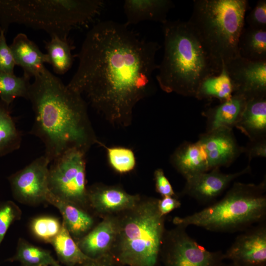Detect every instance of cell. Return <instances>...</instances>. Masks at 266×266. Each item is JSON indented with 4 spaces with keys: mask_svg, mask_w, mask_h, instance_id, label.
I'll return each instance as SVG.
<instances>
[{
    "mask_svg": "<svg viewBox=\"0 0 266 266\" xmlns=\"http://www.w3.org/2000/svg\"><path fill=\"white\" fill-rule=\"evenodd\" d=\"M157 42L142 38L125 24L100 21L87 33L76 71L67 85L85 96L113 126L131 125L137 103L153 93L159 68Z\"/></svg>",
    "mask_w": 266,
    "mask_h": 266,
    "instance_id": "6da1fadb",
    "label": "cell"
},
{
    "mask_svg": "<svg viewBox=\"0 0 266 266\" xmlns=\"http://www.w3.org/2000/svg\"><path fill=\"white\" fill-rule=\"evenodd\" d=\"M31 83L28 100L34 112L30 133L43 142L51 163L67 151L86 153L99 141L90 122L87 102L45 67Z\"/></svg>",
    "mask_w": 266,
    "mask_h": 266,
    "instance_id": "7a4b0ae2",
    "label": "cell"
},
{
    "mask_svg": "<svg viewBox=\"0 0 266 266\" xmlns=\"http://www.w3.org/2000/svg\"><path fill=\"white\" fill-rule=\"evenodd\" d=\"M164 55L156 79L167 93L195 97L205 77L219 73V67L208 55L187 21L167 20L162 24Z\"/></svg>",
    "mask_w": 266,
    "mask_h": 266,
    "instance_id": "3957f363",
    "label": "cell"
},
{
    "mask_svg": "<svg viewBox=\"0 0 266 266\" xmlns=\"http://www.w3.org/2000/svg\"><path fill=\"white\" fill-rule=\"evenodd\" d=\"M104 5L101 0H0V27L22 24L50 37L68 38L70 32L92 21Z\"/></svg>",
    "mask_w": 266,
    "mask_h": 266,
    "instance_id": "277c9868",
    "label": "cell"
},
{
    "mask_svg": "<svg viewBox=\"0 0 266 266\" xmlns=\"http://www.w3.org/2000/svg\"><path fill=\"white\" fill-rule=\"evenodd\" d=\"M158 199L140 198L132 207L115 215L116 233L111 251L131 266H156L166 233Z\"/></svg>",
    "mask_w": 266,
    "mask_h": 266,
    "instance_id": "5b68a950",
    "label": "cell"
},
{
    "mask_svg": "<svg viewBox=\"0 0 266 266\" xmlns=\"http://www.w3.org/2000/svg\"><path fill=\"white\" fill-rule=\"evenodd\" d=\"M246 0H194L187 21L208 55L222 68L239 56L238 42L245 25Z\"/></svg>",
    "mask_w": 266,
    "mask_h": 266,
    "instance_id": "8992f818",
    "label": "cell"
},
{
    "mask_svg": "<svg viewBox=\"0 0 266 266\" xmlns=\"http://www.w3.org/2000/svg\"><path fill=\"white\" fill-rule=\"evenodd\" d=\"M266 193V178L258 184L234 182L220 200L191 215L176 217L173 222L216 232L244 231L265 221Z\"/></svg>",
    "mask_w": 266,
    "mask_h": 266,
    "instance_id": "52a82bcc",
    "label": "cell"
},
{
    "mask_svg": "<svg viewBox=\"0 0 266 266\" xmlns=\"http://www.w3.org/2000/svg\"><path fill=\"white\" fill-rule=\"evenodd\" d=\"M85 155L78 149L69 150L53 161L49 167L50 192L79 206L87 202Z\"/></svg>",
    "mask_w": 266,
    "mask_h": 266,
    "instance_id": "ba28073f",
    "label": "cell"
},
{
    "mask_svg": "<svg viewBox=\"0 0 266 266\" xmlns=\"http://www.w3.org/2000/svg\"><path fill=\"white\" fill-rule=\"evenodd\" d=\"M186 229L176 225L166 231L161 251L166 266H222L224 253L208 251L190 236Z\"/></svg>",
    "mask_w": 266,
    "mask_h": 266,
    "instance_id": "9c48e42d",
    "label": "cell"
},
{
    "mask_svg": "<svg viewBox=\"0 0 266 266\" xmlns=\"http://www.w3.org/2000/svg\"><path fill=\"white\" fill-rule=\"evenodd\" d=\"M50 163L43 155L9 176L8 180L14 197L19 201L31 203L46 201L50 192Z\"/></svg>",
    "mask_w": 266,
    "mask_h": 266,
    "instance_id": "30bf717a",
    "label": "cell"
},
{
    "mask_svg": "<svg viewBox=\"0 0 266 266\" xmlns=\"http://www.w3.org/2000/svg\"><path fill=\"white\" fill-rule=\"evenodd\" d=\"M244 231L224 253V260L229 259L238 266H266L265 221Z\"/></svg>",
    "mask_w": 266,
    "mask_h": 266,
    "instance_id": "8fae6325",
    "label": "cell"
},
{
    "mask_svg": "<svg viewBox=\"0 0 266 266\" xmlns=\"http://www.w3.org/2000/svg\"><path fill=\"white\" fill-rule=\"evenodd\" d=\"M224 64L234 93L247 99L266 95V61H252L239 56Z\"/></svg>",
    "mask_w": 266,
    "mask_h": 266,
    "instance_id": "7c38bea8",
    "label": "cell"
},
{
    "mask_svg": "<svg viewBox=\"0 0 266 266\" xmlns=\"http://www.w3.org/2000/svg\"><path fill=\"white\" fill-rule=\"evenodd\" d=\"M205 153L209 170L228 166L243 152L233 129L223 128L201 134L197 141Z\"/></svg>",
    "mask_w": 266,
    "mask_h": 266,
    "instance_id": "4fadbf2b",
    "label": "cell"
},
{
    "mask_svg": "<svg viewBox=\"0 0 266 266\" xmlns=\"http://www.w3.org/2000/svg\"><path fill=\"white\" fill-rule=\"evenodd\" d=\"M191 176L186 179L182 193L198 201L208 203L219 196L237 178L251 171L248 165L241 171L233 173H224L219 168Z\"/></svg>",
    "mask_w": 266,
    "mask_h": 266,
    "instance_id": "5bb4252c",
    "label": "cell"
},
{
    "mask_svg": "<svg viewBox=\"0 0 266 266\" xmlns=\"http://www.w3.org/2000/svg\"><path fill=\"white\" fill-rule=\"evenodd\" d=\"M140 198L138 195L128 193L118 186L98 184L87 188V203L103 218L133 207Z\"/></svg>",
    "mask_w": 266,
    "mask_h": 266,
    "instance_id": "9a60e30c",
    "label": "cell"
},
{
    "mask_svg": "<svg viewBox=\"0 0 266 266\" xmlns=\"http://www.w3.org/2000/svg\"><path fill=\"white\" fill-rule=\"evenodd\" d=\"M116 233L115 216H107L80 238L77 244L85 255L97 259L111 252Z\"/></svg>",
    "mask_w": 266,
    "mask_h": 266,
    "instance_id": "2e32d148",
    "label": "cell"
},
{
    "mask_svg": "<svg viewBox=\"0 0 266 266\" xmlns=\"http://www.w3.org/2000/svg\"><path fill=\"white\" fill-rule=\"evenodd\" d=\"M9 46L16 65L30 78L40 73L45 67L44 64L49 63L47 55L25 33L17 34Z\"/></svg>",
    "mask_w": 266,
    "mask_h": 266,
    "instance_id": "e0dca14e",
    "label": "cell"
},
{
    "mask_svg": "<svg viewBox=\"0 0 266 266\" xmlns=\"http://www.w3.org/2000/svg\"><path fill=\"white\" fill-rule=\"evenodd\" d=\"M174 6L170 0H126L123 9L126 17V26L137 24L144 21L160 22L167 20L170 10Z\"/></svg>",
    "mask_w": 266,
    "mask_h": 266,
    "instance_id": "ac0fdd59",
    "label": "cell"
},
{
    "mask_svg": "<svg viewBox=\"0 0 266 266\" xmlns=\"http://www.w3.org/2000/svg\"><path fill=\"white\" fill-rule=\"evenodd\" d=\"M247 99L243 95L234 93L229 99L203 112L207 119L206 132L235 127L244 109Z\"/></svg>",
    "mask_w": 266,
    "mask_h": 266,
    "instance_id": "d6986e66",
    "label": "cell"
},
{
    "mask_svg": "<svg viewBox=\"0 0 266 266\" xmlns=\"http://www.w3.org/2000/svg\"><path fill=\"white\" fill-rule=\"evenodd\" d=\"M170 162L185 179L209 171L205 153L198 141L182 143L171 155Z\"/></svg>",
    "mask_w": 266,
    "mask_h": 266,
    "instance_id": "ffe728a7",
    "label": "cell"
},
{
    "mask_svg": "<svg viewBox=\"0 0 266 266\" xmlns=\"http://www.w3.org/2000/svg\"><path fill=\"white\" fill-rule=\"evenodd\" d=\"M235 127L246 135L249 140L266 137V95L247 99Z\"/></svg>",
    "mask_w": 266,
    "mask_h": 266,
    "instance_id": "44dd1931",
    "label": "cell"
},
{
    "mask_svg": "<svg viewBox=\"0 0 266 266\" xmlns=\"http://www.w3.org/2000/svg\"><path fill=\"white\" fill-rule=\"evenodd\" d=\"M46 201L59 210L63 218V223L71 236L80 239L91 230L94 220L79 205L56 196L50 191Z\"/></svg>",
    "mask_w": 266,
    "mask_h": 266,
    "instance_id": "7402d4cb",
    "label": "cell"
},
{
    "mask_svg": "<svg viewBox=\"0 0 266 266\" xmlns=\"http://www.w3.org/2000/svg\"><path fill=\"white\" fill-rule=\"evenodd\" d=\"M234 92L233 84L223 63L219 73L208 75L202 80L195 98L199 100L215 98L222 102L229 99Z\"/></svg>",
    "mask_w": 266,
    "mask_h": 266,
    "instance_id": "603a6c76",
    "label": "cell"
},
{
    "mask_svg": "<svg viewBox=\"0 0 266 266\" xmlns=\"http://www.w3.org/2000/svg\"><path fill=\"white\" fill-rule=\"evenodd\" d=\"M239 56L252 61H266V30L244 27L238 42Z\"/></svg>",
    "mask_w": 266,
    "mask_h": 266,
    "instance_id": "cb8c5ba5",
    "label": "cell"
},
{
    "mask_svg": "<svg viewBox=\"0 0 266 266\" xmlns=\"http://www.w3.org/2000/svg\"><path fill=\"white\" fill-rule=\"evenodd\" d=\"M21 142L22 133L11 115L10 104L0 100V157L18 150Z\"/></svg>",
    "mask_w": 266,
    "mask_h": 266,
    "instance_id": "d4e9b609",
    "label": "cell"
},
{
    "mask_svg": "<svg viewBox=\"0 0 266 266\" xmlns=\"http://www.w3.org/2000/svg\"><path fill=\"white\" fill-rule=\"evenodd\" d=\"M50 37L49 41L45 42L48 64L56 74H64L70 69L74 61L71 53L74 48L73 44L68 38Z\"/></svg>",
    "mask_w": 266,
    "mask_h": 266,
    "instance_id": "484cf974",
    "label": "cell"
},
{
    "mask_svg": "<svg viewBox=\"0 0 266 266\" xmlns=\"http://www.w3.org/2000/svg\"><path fill=\"white\" fill-rule=\"evenodd\" d=\"M50 243L58 258L66 265H82L93 260L81 251L63 223L60 232Z\"/></svg>",
    "mask_w": 266,
    "mask_h": 266,
    "instance_id": "4316f807",
    "label": "cell"
},
{
    "mask_svg": "<svg viewBox=\"0 0 266 266\" xmlns=\"http://www.w3.org/2000/svg\"><path fill=\"white\" fill-rule=\"evenodd\" d=\"M8 261H18L24 266H51L58 264L50 253L24 240L19 241L15 255Z\"/></svg>",
    "mask_w": 266,
    "mask_h": 266,
    "instance_id": "83f0119b",
    "label": "cell"
},
{
    "mask_svg": "<svg viewBox=\"0 0 266 266\" xmlns=\"http://www.w3.org/2000/svg\"><path fill=\"white\" fill-rule=\"evenodd\" d=\"M30 79L24 74L17 76L0 72V100L10 105L18 98L28 100Z\"/></svg>",
    "mask_w": 266,
    "mask_h": 266,
    "instance_id": "f1b7e54d",
    "label": "cell"
},
{
    "mask_svg": "<svg viewBox=\"0 0 266 266\" xmlns=\"http://www.w3.org/2000/svg\"><path fill=\"white\" fill-rule=\"evenodd\" d=\"M99 145L106 150L108 163L117 172L125 173L134 168L136 159L132 149L123 147H108L101 142Z\"/></svg>",
    "mask_w": 266,
    "mask_h": 266,
    "instance_id": "f546056e",
    "label": "cell"
},
{
    "mask_svg": "<svg viewBox=\"0 0 266 266\" xmlns=\"http://www.w3.org/2000/svg\"><path fill=\"white\" fill-rule=\"evenodd\" d=\"M61 227L62 225L58 219L49 216L36 218L31 225L33 234L38 238L48 242L59 233Z\"/></svg>",
    "mask_w": 266,
    "mask_h": 266,
    "instance_id": "4dcf8cb0",
    "label": "cell"
},
{
    "mask_svg": "<svg viewBox=\"0 0 266 266\" xmlns=\"http://www.w3.org/2000/svg\"><path fill=\"white\" fill-rule=\"evenodd\" d=\"M18 207L11 201L0 205V244L11 224L19 216Z\"/></svg>",
    "mask_w": 266,
    "mask_h": 266,
    "instance_id": "1f68e13d",
    "label": "cell"
},
{
    "mask_svg": "<svg viewBox=\"0 0 266 266\" xmlns=\"http://www.w3.org/2000/svg\"><path fill=\"white\" fill-rule=\"evenodd\" d=\"M15 66L10 47L6 42L5 32L0 27V72L14 73Z\"/></svg>",
    "mask_w": 266,
    "mask_h": 266,
    "instance_id": "d6a6232c",
    "label": "cell"
},
{
    "mask_svg": "<svg viewBox=\"0 0 266 266\" xmlns=\"http://www.w3.org/2000/svg\"><path fill=\"white\" fill-rule=\"evenodd\" d=\"M248 27L266 30V0L257 1L254 7L246 17Z\"/></svg>",
    "mask_w": 266,
    "mask_h": 266,
    "instance_id": "836d02e7",
    "label": "cell"
},
{
    "mask_svg": "<svg viewBox=\"0 0 266 266\" xmlns=\"http://www.w3.org/2000/svg\"><path fill=\"white\" fill-rule=\"evenodd\" d=\"M156 192L162 197L176 196L172 187L162 168H158L154 173Z\"/></svg>",
    "mask_w": 266,
    "mask_h": 266,
    "instance_id": "e575fe53",
    "label": "cell"
},
{
    "mask_svg": "<svg viewBox=\"0 0 266 266\" xmlns=\"http://www.w3.org/2000/svg\"><path fill=\"white\" fill-rule=\"evenodd\" d=\"M245 152L249 159V161L255 158L266 157V137L250 140L245 147Z\"/></svg>",
    "mask_w": 266,
    "mask_h": 266,
    "instance_id": "d590c367",
    "label": "cell"
},
{
    "mask_svg": "<svg viewBox=\"0 0 266 266\" xmlns=\"http://www.w3.org/2000/svg\"><path fill=\"white\" fill-rule=\"evenodd\" d=\"M181 205L180 201L176 196L164 197L161 199H158V209L161 215L164 216L172 210L179 208Z\"/></svg>",
    "mask_w": 266,
    "mask_h": 266,
    "instance_id": "8d00e7d4",
    "label": "cell"
},
{
    "mask_svg": "<svg viewBox=\"0 0 266 266\" xmlns=\"http://www.w3.org/2000/svg\"><path fill=\"white\" fill-rule=\"evenodd\" d=\"M82 266H104L98 262L97 259H93L83 264Z\"/></svg>",
    "mask_w": 266,
    "mask_h": 266,
    "instance_id": "74e56055",
    "label": "cell"
},
{
    "mask_svg": "<svg viewBox=\"0 0 266 266\" xmlns=\"http://www.w3.org/2000/svg\"><path fill=\"white\" fill-rule=\"evenodd\" d=\"M222 266H237L236 265H235L232 262L231 263L228 264H224L223 263V264L222 265Z\"/></svg>",
    "mask_w": 266,
    "mask_h": 266,
    "instance_id": "f35d334b",
    "label": "cell"
},
{
    "mask_svg": "<svg viewBox=\"0 0 266 266\" xmlns=\"http://www.w3.org/2000/svg\"><path fill=\"white\" fill-rule=\"evenodd\" d=\"M61 266L58 264L53 265V266Z\"/></svg>",
    "mask_w": 266,
    "mask_h": 266,
    "instance_id": "ab89813d",
    "label": "cell"
},
{
    "mask_svg": "<svg viewBox=\"0 0 266 266\" xmlns=\"http://www.w3.org/2000/svg\"></svg>",
    "mask_w": 266,
    "mask_h": 266,
    "instance_id": "60d3db41",
    "label": "cell"
}]
</instances>
